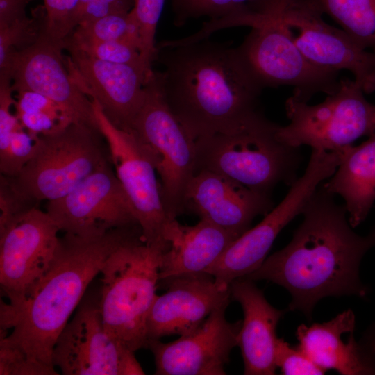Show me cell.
I'll list each match as a JSON object with an SVG mask.
<instances>
[{"label":"cell","instance_id":"cell-37","mask_svg":"<svg viewBox=\"0 0 375 375\" xmlns=\"http://www.w3.org/2000/svg\"><path fill=\"white\" fill-rule=\"evenodd\" d=\"M135 0H92L83 8L78 25L115 14L128 13Z\"/></svg>","mask_w":375,"mask_h":375},{"label":"cell","instance_id":"cell-34","mask_svg":"<svg viewBox=\"0 0 375 375\" xmlns=\"http://www.w3.org/2000/svg\"><path fill=\"white\" fill-rule=\"evenodd\" d=\"M275 362L284 375H320L325 372L298 347L294 348L283 338L277 339Z\"/></svg>","mask_w":375,"mask_h":375},{"label":"cell","instance_id":"cell-18","mask_svg":"<svg viewBox=\"0 0 375 375\" xmlns=\"http://www.w3.org/2000/svg\"><path fill=\"white\" fill-rule=\"evenodd\" d=\"M67 50L70 56L65 58L66 66L80 88L98 102L112 124L132 130L151 72L139 67L103 61L75 49Z\"/></svg>","mask_w":375,"mask_h":375},{"label":"cell","instance_id":"cell-21","mask_svg":"<svg viewBox=\"0 0 375 375\" xmlns=\"http://www.w3.org/2000/svg\"><path fill=\"white\" fill-rule=\"evenodd\" d=\"M229 288L231 297L243 310L238 346L244 362V374H274L278 339L276 330L284 310L273 307L254 281L248 278L233 281Z\"/></svg>","mask_w":375,"mask_h":375},{"label":"cell","instance_id":"cell-17","mask_svg":"<svg viewBox=\"0 0 375 375\" xmlns=\"http://www.w3.org/2000/svg\"><path fill=\"white\" fill-rule=\"evenodd\" d=\"M228 305L214 310L193 331L164 343L149 339L156 375H224L232 349L238 346L242 322L226 319Z\"/></svg>","mask_w":375,"mask_h":375},{"label":"cell","instance_id":"cell-33","mask_svg":"<svg viewBox=\"0 0 375 375\" xmlns=\"http://www.w3.org/2000/svg\"><path fill=\"white\" fill-rule=\"evenodd\" d=\"M1 375H56L55 367L35 362L21 349L0 340Z\"/></svg>","mask_w":375,"mask_h":375},{"label":"cell","instance_id":"cell-14","mask_svg":"<svg viewBox=\"0 0 375 375\" xmlns=\"http://www.w3.org/2000/svg\"><path fill=\"white\" fill-rule=\"evenodd\" d=\"M131 350L103 324L99 302H85L59 335L52 363L65 375L144 374Z\"/></svg>","mask_w":375,"mask_h":375},{"label":"cell","instance_id":"cell-29","mask_svg":"<svg viewBox=\"0 0 375 375\" xmlns=\"http://www.w3.org/2000/svg\"><path fill=\"white\" fill-rule=\"evenodd\" d=\"M254 0H171L173 22L183 26L189 20L203 17L218 19L236 12Z\"/></svg>","mask_w":375,"mask_h":375},{"label":"cell","instance_id":"cell-13","mask_svg":"<svg viewBox=\"0 0 375 375\" xmlns=\"http://www.w3.org/2000/svg\"><path fill=\"white\" fill-rule=\"evenodd\" d=\"M63 49V44L44 36L25 49L10 51L0 60V74L10 76L13 92H38L56 103L69 123L99 130L92 101L69 74Z\"/></svg>","mask_w":375,"mask_h":375},{"label":"cell","instance_id":"cell-3","mask_svg":"<svg viewBox=\"0 0 375 375\" xmlns=\"http://www.w3.org/2000/svg\"><path fill=\"white\" fill-rule=\"evenodd\" d=\"M139 229L136 225L99 235L65 233L59 237L49 270L20 307L1 322V331L12 328L1 340L21 349L30 359L55 367L52 363L55 343L89 284L110 255Z\"/></svg>","mask_w":375,"mask_h":375},{"label":"cell","instance_id":"cell-32","mask_svg":"<svg viewBox=\"0 0 375 375\" xmlns=\"http://www.w3.org/2000/svg\"><path fill=\"white\" fill-rule=\"evenodd\" d=\"M35 139L22 127L12 132L6 148L0 151L1 175L15 177L32 156Z\"/></svg>","mask_w":375,"mask_h":375},{"label":"cell","instance_id":"cell-36","mask_svg":"<svg viewBox=\"0 0 375 375\" xmlns=\"http://www.w3.org/2000/svg\"><path fill=\"white\" fill-rule=\"evenodd\" d=\"M17 93V100L13 105L16 113L47 112L59 118L65 125L70 124L63 116L60 107L45 96L30 90H22Z\"/></svg>","mask_w":375,"mask_h":375},{"label":"cell","instance_id":"cell-23","mask_svg":"<svg viewBox=\"0 0 375 375\" xmlns=\"http://www.w3.org/2000/svg\"><path fill=\"white\" fill-rule=\"evenodd\" d=\"M238 237L207 221L194 226L179 224L162 256L159 283L206 274Z\"/></svg>","mask_w":375,"mask_h":375},{"label":"cell","instance_id":"cell-2","mask_svg":"<svg viewBox=\"0 0 375 375\" xmlns=\"http://www.w3.org/2000/svg\"><path fill=\"white\" fill-rule=\"evenodd\" d=\"M160 86L170 110L195 139L230 134L265 116L262 86L237 47L207 39L158 49Z\"/></svg>","mask_w":375,"mask_h":375},{"label":"cell","instance_id":"cell-5","mask_svg":"<svg viewBox=\"0 0 375 375\" xmlns=\"http://www.w3.org/2000/svg\"><path fill=\"white\" fill-rule=\"evenodd\" d=\"M278 126L265 116L239 132L197 139V173L212 172L269 195L279 183L290 187L301 155L278 139Z\"/></svg>","mask_w":375,"mask_h":375},{"label":"cell","instance_id":"cell-6","mask_svg":"<svg viewBox=\"0 0 375 375\" xmlns=\"http://www.w3.org/2000/svg\"><path fill=\"white\" fill-rule=\"evenodd\" d=\"M99 130L70 123L35 139L33 153L12 181L34 206L59 199L108 161Z\"/></svg>","mask_w":375,"mask_h":375},{"label":"cell","instance_id":"cell-41","mask_svg":"<svg viewBox=\"0 0 375 375\" xmlns=\"http://www.w3.org/2000/svg\"><path fill=\"white\" fill-rule=\"evenodd\" d=\"M372 230L375 232V226L372 228Z\"/></svg>","mask_w":375,"mask_h":375},{"label":"cell","instance_id":"cell-11","mask_svg":"<svg viewBox=\"0 0 375 375\" xmlns=\"http://www.w3.org/2000/svg\"><path fill=\"white\" fill-rule=\"evenodd\" d=\"M98 129L106 140L110 160L133 208L144 241L169 247L179 223L167 214L151 151L133 131L115 126L99 104L92 99Z\"/></svg>","mask_w":375,"mask_h":375},{"label":"cell","instance_id":"cell-35","mask_svg":"<svg viewBox=\"0 0 375 375\" xmlns=\"http://www.w3.org/2000/svg\"><path fill=\"white\" fill-rule=\"evenodd\" d=\"M35 207L18 192L11 177L1 175L0 233Z\"/></svg>","mask_w":375,"mask_h":375},{"label":"cell","instance_id":"cell-26","mask_svg":"<svg viewBox=\"0 0 375 375\" xmlns=\"http://www.w3.org/2000/svg\"><path fill=\"white\" fill-rule=\"evenodd\" d=\"M69 37L78 40L124 42L140 50L139 30L131 11L81 23Z\"/></svg>","mask_w":375,"mask_h":375},{"label":"cell","instance_id":"cell-7","mask_svg":"<svg viewBox=\"0 0 375 375\" xmlns=\"http://www.w3.org/2000/svg\"><path fill=\"white\" fill-rule=\"evenodd\" d=\"M132 130L148 146L160 177L161 199L172 219L185 212L186 189L197 173L196 140L170 110L158 71L144 84V98Z\"/></svg>","mask_w":375,"mask_h":375},{"label":"cell","instance_id":"cell-8","mask_svg":"<svg viewBox=\"0 0 375 375\" xmlns=\"http://www.w3.org/2000/svg\"><path fill=\"white\" fill-rule=\"evenodd\" d=\"M353 79L342 78L338 89L316 105L292 96L285 101L290 123L279 126L278 139L291 147L308 145L326 151L343 149L375 133V104L366 99Z\"/></svg>","mask_w":375,"mask_h":375},{"label":"cell","instance_id":"cell-9","mask_svg":"<svg viewBox=\"0 0 375 375\" xmlns=\"http://www.w3.org/2000/svg\"><path fill=\"white\" fill-rule=\"evenodd\" d=\"M342 158L340 151L312 149L305 172L292 183L281 202L259 224L235 239L206 273L217 284L229 286L258 269L281 231L302 213L317 187L335 173Z\"/></svg>","mask_w":375,"mask_h":375},{"label":"cell","instance_id":"cell-10","mask_svg":"<svg viewBox=\"0 0 375 375\" xmlns=\"http://www.w3.org/2000/svg\"><path fill=\"white\" fill-rule=\"evenodd\" d=\"M282 6L251 28L237 47L241 57L264 89L293 87L292 97L305 103L317 93H334L339 72L318 67L303 54L281 19Z\"/></svg>","mask_w":375,"mask_h":375},{"label":"cell","instance_id":"cell-12","mask_svg":"<svg viewBox=\"0 0 375 375\" xmlns=\"http://www.w3.org/2000/svg\"><path fill=\"white\" fill-rule=\"evenodd\" d=\"M60 229L45 211L33 208L0 233L1 290L9 299L1 320L9 318L44 276L54 259Z\"/></svg>","mask_w":375,"mask_h":375},{"label":"cell","instance_id":"cell-27","mask_svg":"<svg viewBox=\"0 0 375 375\" xmlns=\"http://www.w3.org/2000/svg\"><path fill=\"white\" fill-rule=\"evenodd\" d=\"M45 36L44 10L39 6L27 15L0 28V60L12 50L25 49Z\"/></svg>","mask_w":375,"mask_h":375},{"label":"cell","instance_id":"cell-4","mask_svg":"<svg viewBox=\"0 0 375 375\" xmlns=\"http://www.w3.org/2000/svg\"><path fill=\"white\" fill-rule=\"evenodd\" d=\"M167 247L147 244L141 229L114 251L100 273V312L108 333L133 351L147 348L146 322Z\"/></svg>","mask_w":375,"mask_h":375},{"label":"cell","instance_id":"cell-31","mask_svg":"<svg viewBox=\"0 0 375 375\" xmlns=\"http://www.w3.org/2000/svg\"><path fill=\"white\" fill-rule=\"evenodd\" d=\"M45 36L63 44L78 25L79 0H43Z\"/></svg>","mask_w":375,"mask_h":375},{"label":"cell","instance_id":"cell-22","mask_svg":"<svg viewBox=\"0 0 375 375\" xmlns=\"http://www.w3.org/2000/svg\"><path fill=\"white\" fill-rule=\"evenodd\" d=\"M356 317L351 309L330 321L301 324L297 329V346L324 371L333 369L342 375H374L375 369L359 341L351 333L347 341L343 335L354 331Z\"/></svg>","mask_w":375,"mask_h":375},{"label":"cell","instance_id":"cell-30","mask_svg":"<svg viewBox=\"0 0 375 375\" xmlns=\"http://www.w3.org/2000/svg\"><path fill=\"white\" fill-rule=\"evenodd\" d=\"M165 0H135L131 10L139 30L140 55L149 71L153 70L152 64L156 61L158 49L155 35Z\"/></svg>","mask_w":375,"mask_h":375},{"label":"cell","instance_id":"cell-15","mask_svg":"<svg viewBox=\"0 0 375 375\" xmlns=\"http://www.w3.org/2000/svg\"><path fill=\"white\" fill-rule=\"evenodd\" d=\"M46 212L60 231L94 236L139 225L115 171L107 161L65 196L47 201Z\"/></svg>","mask_w":375,"mask_h":375},{"label":"cell","instance_id":"cell-24","mask_svg":"<svg viewBox=\"0 0 375 375\" xmlns=\"http://www.w3.org/2000/svg\"><path fill=\"white\" fill-rule=\"evenodd\" d=\"M323 185L343 198L351 226L360 224L375 201V133L358 146H348L342 161Z\"/></svg>","mask_w":375,"mask_h":375},{"label":"cell","instance_id":"cell-38","mask_svg":"<svg viewBox=\"0 0 375 375\" xmlns=\"http://www.w3.org/2000/svg\"><path fill=\"white\" fill-rule=\"evenodd\" d=\"M33 0H0V28L26 16V7Z\"/></svg>","mask_w":375,"mask_h":375},{"label":"cell","instance_id":"cell-40","mask_svg":"<svg viewBox=\"0 0 375 375\" xmlns=\"http://www.w3.org/2000/svg\"><path fill=\"white\" fill-rule=\"evenodd\" d=\"M92 0H79V3H78V15H79V19H80V16H81V14L83 10V8H85V6L90 2ZM79 23V22H78Z\"/></svg>","mask_w":375,"mask_h":375},{"label":"cell","instance_id":"cell-20","mask_svg":"<svg viewBox=\"0 0 375 375\" xmlns=\"http://www.w3.org/2000/svg\"><path fill=\"white\" fill-rule=\"evenodd\" d=\"M165 285L167 290L156 296L147 318V340L193 331L231 298L229 286L217 284L208 274L177 278Z\"/></svg>","mask_w":375,"mask_h":375},{"label":"cell","instance_id":"cell-28","mask_svg":"<svg viewBox=\"0 0 375 375\" xmlns=\"http://www.w3.org/2000/svg\"><path fill=\"white\" fill-rule=\"evenodd\" d=\"M75 49L94 58L119 64H126L143 68L150 73L140 55V49L129 43L119 41H95L74 39L68 37L65 40V49Z\"/></svg>","mask_w":375,"mask_h":375},{"label":"cell","instance_id":"cell-25","mask_svg":"<svg viewBox=\"0 0 375 375\" xmlns=\"http://www.w3.org/2000/svg\"><path fill=\"white\" fill-rule=\"evenodd\" d=\"M333 19L358 45L375 53V0H308Z\"/></svg>","mask_w":375,"mask_h":375},{"label":"cell","instance_id":"cell-1","mask_svg":"<svg viewBox=\"0 0 375 375\" xmlns=\"http://www.w3.org/2000/svg\"><path fill=\"white\" fill-rule=\"evenodd\" d=\"M347 213L344 205L338 204L322 183L306 203L303 221L289 244L246 278L283 287L292 297L289 309L310 319L317 303L326 297H366L368 288L359 269L365 253L375 247V232L357 234Z\"/></svg>","mask_w":375,"mask_h":375},{"label":"cell","instance_id":"cell-39","mask_svg":"<svg viewBox=\"0 0 375 375\" xmlns=\"http://www.w3.org/2000/svg\"><path fill=\"white\" fill-rule=\"evenodd\" d=\"M359 342L375 369V322L367 328Z\"/></svg>","mask_w":375,"mask_h":375},{"label":"cell","instance_id":"cell-19","mask_svg":"<svg viewBox=\"0 0 375 375\" xmlns=\"http://www.w3.org/2000/svg\"><path fill=\"white\" fill-rule=\"evenodd\" d=\"M274 208L271 195L253 191L217 173L201 170L190 181L185 194L189 211L240 237L258 215Z\"/></svg>","mask_w":375,"mask_h":375},{"label":"cell","instance_id":"cell-16","mask_svg":"<svg viewBox=\"0 0 375 375\" xmlns=\"http://www.w3.org/2000/svg\"><path fill=\"white\" fill-rule=\"evenodd\" d=\"M308 0H287L280 17L303 54L315 65L348 70L365 93L375 91V53L358 45L344 31L327 24Z\"/></svg>","mask_w":375,"mask_h":375}]
</instances>
